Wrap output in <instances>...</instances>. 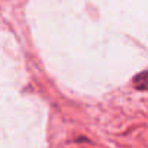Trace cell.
I'll use <instances>...</instances> for the list:
<instances>
[{"instance_id": "1", "label": "cell", "mask_w": 148, "mask_h": 148, "mask_svg": "<svg viewBox=\"0 0 148 148\" xmlns=\"http://www.w3.org/2000/svg\"><path fill=\"white\" fill-rule=\"evenodd\" d=\"M134 84L138 90H148V71H144L134 79Z\"/></svg>"}]
</instances>
